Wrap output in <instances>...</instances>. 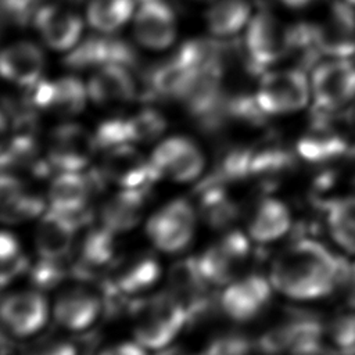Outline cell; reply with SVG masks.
I'll return each instance as SVG.
<instances>
[{"mask_svg": "<svg viewBox=\"0 0 355 355\" xmlns=\"http://www.w3.org/2000/svg\"><path fill=\"white\" fill-rule=\"evenodd\" d=\"M150 164L157 179L169 176L176 182H190L201 175L204 157L191 140L171 137L157 146Z\"/></svg>", "mask_w": 355, "mask_h": 355, "instance_id": "7", "label": "cell"}, {"mask_svg": "<svg viewBox=\"0 0 355 355\" xmlns=\"http://www.w3.org/2000/svg\"><path fill=\"white\" fill-rule=\"evenodd\" d=\"M244 67L251 75H261L286 54V31L268 12H259L248 25L244 39Z\"/></svg>", "mask_w": 355, "mask_h": 355, "instance_id": "4", "label": "cell"}, {"mask_svg": "<svg viewBox=\"0 0 355 355\" xmlns=\"http://www.w3.org/2000/svg\"><path fill=\"white\" fill-rule=\"evenodd\" d=\"M137 40L150 49H164L175 39V15L162 0H151L141 6L135 26Z\"/></svg>", "mask_w": 355, "mask_h": 355, "instance_id": "18", "label": "cell"}, {"mask_svg": "<svg viewBox=\"0 0 355 355\" xmlns=\"http://www.w3.org/2000/svg\"><path fill=\"white\" fill-rule=\"evenodd\" d=\"M344 286H345L347 304L349 305L351 309L355 311V263L348 268L344 279Z\"/></svg>", "mask_w": 355, "mask_h": 355, "instance_id": "41", "label": "cell"}, {"mask_svg": "<svg viewBox=\"0 0 355 355\" xmlns=\"http://www.w3.org/2000/svg\"><path fill=\"white\" fill-rule=\"evenodd\" d=\"M67 275V268L64 266V259H44L33 266L31 272L32 283L39 290L51 288L58 284Z\"/></svg>", "mask_w": 355, "mask_h": 355, "instance_id": "34", "label": "cell"}, {"mask_svg": "<svg viewBox=\"0 0 355 355\" xmlns=\"http://www.w3.org/2000/svg\"><path fill=\"white\" fill-rule=\"evenodd\" d=\"M19 245L18 241L15 240V237L12 234H10L8 232H3L1 237H0V255H1V261L12 258L19 255Z\"/></svg>", "mask_w": 355, "mask_h": 355, "instance_id": "40", "label": "cell"}, {"mask_svg": "<svg viewBox=\"0 0 355 355\" xmlns=\"http://www.w3.org/2000/svg\"><path fill=\"white\" fill-rule=\"evenodd\" d=\"M315 116L330 114L355 97V65L337 60L316 68L312 78Z\"/></svg>", "mask_w": 355, "mask_h": 355, "instance_id": "5", "label": "cell"}, {"mask_svg": "<svg viewBox=\"0 0 355 355\" xmlns=\"http://www.w3.org/2000/svg\"><path fill=\"white\" fill-rule=\"evenodd\" d=\"M349 3H352V4H355V0H348Z\"/></svg>", "mask_w": 355, "mask_h": 355, "instance_id": "46", "label": "cell"}, {"mask_svg": "<svg viewBox=\"0 0 355 355\" xmlns=\"http://www.w3.org/2000/svg\"><path fill=\"white\" fill-rule=\"evenodd\" d=\"M98 355H147L144 347L136 343H123L101 351Z\"/></svg>", "mask_w": 355, "mask_h": 355, "instance_id": "39", "label": "cell"}, {"mask_svg": "<svg viewBox=\"0 0 355 355\" xmlns=\"http://www.w3.org/2000/svg\"><path fill=\"white\" fill-rule=\"evenodd\" d=\"M101 172L107 180L116 183L122 189L150 187L157 180L150 159H146L130 144L110 148L104 158Z\"/></svg>", "mask_w": 355, "mask_h": 355, "instance_id": "11", "label": "cell"}, {"mask_svg": "<svg viewBox=\"0 0 355 355\" xmlns=\"http://www.w3.org/2000/svg\"><path fill=\"white\" fill-rule=\"evenodd\" d=\"M64 64L75 69L110 64L133 68L137 64V55L133 47L125 40L89 37L64 58Z\"/></svg>", "mask_w": 355, "mask_h": 355, "instance_id": "13", "label": "cell"}, {"mask_svg": "<svg viewBox=\"0 0 355 355\" xmlns=\"http://www.w3.org/2000/svg\"><path fill=\"white\" fill-rule=\"evenodd\" d=\"M69 1H73V3H78V1H82V0H69Z\"/></svg>", "mask_w": 355, "mask_h": 355, "instance_id": "45", "label": "cell"}, {"mask_svg": "<svg viewBox=\"0 0 355 355\" xmlns=\"http://www.w3.org/2000/svg\"><path fill=\"white\" fill-rule=\"evenodd\" d=\"M324 334L337 355H355V313H341L324 326Z\"/></svg>", "mask_w": 355, "mask_h": 355, "instance_id": "31", "label": "cell"}, {"mask_svg": "<svg viewBox=\"0 0 355 355\" xmlns=\"http://www.w3.org/2000/svg\"><path fill=\"white\" fill-rule=\"evenodd\" d=\"M158 276L159 265L155 258L143 255L118 266L115 275L110 277V280L121 293L132 295L151 287L157 282Z\"/></svg>", "mask_w": 355, "mask_h": 355, "instance_id": "27", "label": "cell"}, {"mask_svg": "<svg viewBox=\"0 0 355 355\" xmlns=\"http://www.w3.org/2000/svg\"><path fill=\"white\" fill-rule=\"evenodd\" d=\"M297 148L304 159L316 165L343 158L348 151L345 140L329 129V119H315L312 133L302 137Z\"/></svg>", "mask_w": 355, "mask_h": 355, "instance_id": "23", "label": "cell"}, {"mask_svg": "<svg viewBox=\"0 0 355 355\" xmlns=\"http://www.w3.org/2000/svg\"><path fill=\"white\" fill-rule=\"evenodd\" d=\"M25 355H78L73 344L67 341H44L29 347Z\"/></svg>", "mask_w": 355, "mask_h": 355, "instance_id": "37", "label": "cell"}, {"mask_svg": "<svg viewBox=\"0 0 355 355\" xmlns=\"http://www.w3.org/2000/svg\"><path fill=\"white\" fill-rule=\"evenodd\" d=\"M194 223L196 214L191 204L178 198L164 205L148 219L147 234L158 250L179 252L190 243Z\"/></svg>", "mask_w": 355, "mask_h": 355, "instance_id": "3", "label": "cell"}, {"mask_svg": "<svg viewBox=\"0 0 355 355\" xmlns=\"http://www.w3.org/2000/svg\"><path fill=\"white\" fill-rule=\"evenodd\" d=\"M250 255V243L240 232L225 234L201 257L198 265L208 283L226 284L237 276Z\"/></svg>", "mask_w": 355, "mask_h": 355, "instance_id": "8", "label": "cell"}, {"mask_svg": "<svg viewBox=\"0 0 355 355\" xmlns=\"http://www.w3.org/2000/svg\"><path fill=\"white\" fill-rule=\"evenodd\" d=\"M44 65V58L39 47L21 42L7 47L0 58V69L4 78L21 85L33 86Z\"/></svg>", "mask_w": 355, "mask_h": 355, "instance_id": "21", "label": "cell"}, {"mask_svg": "<svg viewBox=\"0 0 355 355\" xmlns=\"http://www.w3.org/2000/svg\"><path fill=\"white\" fill-rule=\"evenodd\" d=\"M114 234L115 233L105 226L90 230L80 245V257L73 265L72 273L82 279H89L94 270L110 265L115 247Z\"/></svg>", "mask_w": 355, "mask_h": 355, "instance_id": "26", "label": "cell"}, {"mask_svg": "<svg viewBox=\"0 0 355 355\" xmlns=\"http://www.w3.org/2000/svg\"><path fill=\"white\" fill-rule=\"evenodd\" d=\"M42 0H1L3 18L14 25H26L35 18Z\"/></svg>", "mask_w": 355, "mask_h": 355, "instance_id": "36", "label": "cell"}, {"mask_svg": "<svg viewBox=\"0 0 355 355\" xmlns=\"http://www.w3.org/2000/svg\"><path fill=\"white\" fill-rule=\"evenodd\" d=\"M270 284L263 276L248 275L234 280L222 294L220 305L236 322H248L270 301Z\"/></svg>", "mask_w": 355, "mask_h": 355, "instance_id": "10", "label": "cell"}, {"mask_svg": "<svg viewBox=\"0 0 355 355\" xmlns=\"http://www.w3.org/2000/svg\"><path fill=\"white\" fill-rule=\"evenodd\" d=\"M103 308V300L97 294L85 287H73L58 297L54 316L62 327L80 331L93 324Z\"/></svg>", "mask_w": 355, "mask_h": 355, "instance_id": "17", "label": "cell"}, {"mask_svg": "<svg viewBox=\"0 0 355 355\" xmlns=\"http://www.w3.org/2000/svg\"><path fill=\"white\" fill-rule=\"evenodd\" d=\"M348 266L324 244L300 237L286 247L270 268V283L293 300H318L344 283Z\"/></svg>", "mask_w": 355, "mask_h": 355, "instance_id": "1", "label": "cell"}, {"mask_svg": "<svg viewBox=\"0 0 355 355\" xmlns=\"http://www.w3.org/2000/svg\"><path fill=\"white\" fill-rule=\"evenodd\" d=\"M308 97V82L300 69L265 73L257 93L258 104L268 115L301 110Z\"/></svg>", "mask_w": 355, "mask_h": 355, "instance_id": "6", "label": "cell"}, {"mask_svg": "<svg viewBox=\"0 0 355 355\" xmlns=\"http://www.w3.org/2000/svg\"><path fill=\"white\" fill-rule=\"evenodd\" d=\"M133 11V0H92L87 10L90 25L111 32L125 24Z\"/></svg>", "mask_w": 355, "mask_h": 355, "instance_id": "28", "label": "cell"}, {"mask_svg": "<svg viewBox=\"0 0 355 355\" xmlns=\"http://www.w3.org/2000/svg\"><path fill=\"white\" fill-rule=\"evenodd\" d=\"M248 12L244 0H219L207 14L208 26L216 35L234 33L245 24Z\"/></svg>", "mask_w": 355, "mask_h": 355, "instance_id": "29", "label": "cell"}, {"mask_svg": "<svg viewBox=\"0 0 355 355\" xmlns=\"http://www.w3.org/2000/svg\"><path fill=\"white\" fill-rule=\"evenodd\" d=\"M85 215H68L50 208L36 230V250L44 259H65Z\"/></svg>", "mask_w": 355, "mask_h": 355, "instance_id": "12", "label": "cell"}, {"mask_svg": "<svg viewBox=\"0 0 355 355\" xmlns=\"http://www.w3.org/2000/svg\"><path fill=\"white\" fill-rule=\"evenodd\" d=\"M147 189H122L114 194L101 209L103 226L114 233L128 232L137 226L144 212Z\"/></svg>", "mask_w": 355, "mask_h": 355, "instance_id": "20", "label": "cell"}, {"mask_svg": "<svg viewBox=\"0 0 355 355\" xmlns=\"http://www.w3.org/2000/svg\"><path fill=\"white\" fill-rule=\"evenodd\" d=\"M165 118L154 110H143L126 119L130 143H147L157 139L165 129Z\"/></svg>", "mask_w": 355, "mask_h": 355, "instance_id": "33", "label": "cell"}, {"mask_svg": "<svg viewBox=\"0 0 355 355\" xmlns=\"http://www.w3.org/2000/svg\"><path fill=\"white\" fill-rule=\"evenodd\" d=\"M343 159H344V176L352 186H355V147L348 148Z\"/></svg>", "mask_w": 355, "mask_h": 355, "instance_id": "42", "label": "cell"}, {"mask_svg": "<svg viewBox=\"0 0 355 355\" xmlns=\"http://www.w3.org/2000/svg\"><path fill=\"white\" fill-rule=\"evenodd\" d=\"M98 187L93 172L90 175L79 171L60 172L50 184V208L68 215H83L92 191Z\"/></svg>", "mask_w": 355, "mask_h": 355, "instance_id": "16", "label": "cell"}, {"mask_svg": "<svg viewBox=\"0 0 355 355\" xmlns=\"http://www.w3.org/2000/svg\"><path fill=\"white\" fill-rule=\"evenodd\" d=\"M1 318L12 334L26 337L44 326L47 304L37 291H17L3 300Z\"/></svg>", "mask_w": 355, "mask_h": 355, "instance_id": "14", "label": "cell"}, {"mask_svg": "<svg viewBox=\"0 0 355 355\" xmlns=\"http://www.w3.org/2000/svg\"><path fill=\"white\" fill-rule=\"evenodd\" d=\"M291 225L288 208L276 198L259 202L250 222V236L258 243H270L284 236Z\"/></svg>", "mask_w": 355, "mask_h": 355, "instance_id": "25", "label": "cell"}, {"mask_svg": "<svg viewBox=\"0 0 355 355\" xmlns=\"http://www.w3.org/2000/svg\"><path fill=\"white\" fill-rule=\"evenodd\" d=\"M129 311L136 316L135 338L148 349L165 348L189 323L183 302L172 291L137 300Z\"/></svg>", "mask_w": 355, "mask_h": 355, "instance_id": "2", "label": "cell"}, {"mask_svg": "<svg viewBox=\"0 0 355 355\" xmlns=\"http://www.w3.org/2000/svg\"><path fill=\"white\" fill-rule=\"evenodd\" d=\"M141 1H144V3H147V1H151V0H141Z\"/></svg>", "mask_w": 355, "mask_h": 355, "instance_id": "47", "label": "cell"}, {"mask_svg": "<svg viewBox=\"0 0 355 355\" xmlns=\"http://www.w3.org/2000/svg\"><path fill=\"white\" fill-rule=\"evenodd\" d=\"M280 1L291 8H302V7L308 6L312 0H280Z\"/></svg>", "mask_w": 355, "mask_h": 355, "instance_id": "43", "label": "cell"}, {"mask_svg": "<svg viewBox=\"0 0 355 355\" xmlns=\"http://www.w3.org/2000/svg\"><path fill=\"white\" fill-rule=\"evenodd\" d=\"M87 93L98 104L123 103L135 98L136 85L126 67L110 64L89 80Z\"/></svg>", "mask_w": 355, "mask_h": 355, "instance_id": "22", "label": "cell"}, {"mask_svg": "<svg viewBox=\"0 0 355 355\" xmlns=\"http://www.w3.org/2000/svg\"><path fill=\"white\" fill-rule=\"evenodd\" d=\"M291 355H337L330 345L323 344L320 340H309L295 345L291 351Z\"/></svg>", "mask_w": 355, "mask_h": 355, "instance_id": "38", "label": "cell"}, {"mask_svg": "<svg viewBox=\"0 0 355 355\" xmlns=\"http://www.w3.org/2000/svg\"><path fill=\"white\" fill-rule=\"evenodd\" d=\"M201 355H214V354H211L209 351H205V352H204V354H201Z\"/></svg>", "mask_w": 355, "mask_h": 355, "instance_id": "44", "label": "cell"}, {"mask_svg": "<svg viewBox=\"0 0 355 355\" xmlns=\"http://www.w3.org/2000/svg\"><path fill=\"white\" fill-rule=\"evenodd\" d=\"M320 53L348 57L355 53V11L345 3L336 1L326 21L318 26Z\"/></svg>", "mask_w": 355, "mask_h": 355, "instance_id": "15", "label": "cell"}, {"mask_svg": "<svg viewBox=\"0 0 355 355\" xmlns=\"http://www.w3.org/2000/svg\"><path fill=\"white\" fill-rule=\"evenodd\" d=\"M35 24L46 43L55 50L73 46L82 32L80 18L57 6L40 7L35 15Z\"/></svg>", "mask_w": 355, "mask_h": 355, "instance_id": "19", "label": "cell"}, {"mask_svg": "<svg viewBox=\"0 0 355 355\" xmlns=\"http://www.w3.org/2000/svg\"><path fill=\"white\" fill-rule=\"evenodd\" d=\"M96 148L94 136L79 125L64 123L51 133L49 162L60 172L80 171L90 162Z\"/></svg>", "mask_w": 355, "mask_h": 355, "instance_id": "9", "label": "cell"}, {"mask_svg": "<svg viewBox=\"0 0 355 355\" xmlns=\"http://www.w3.org/2000/svg\"><path fill=\"white\" fill-rule=\"evenodd\" d=\"M44 211V200L28 194L24 189L1 200V218L7 223H19L39 216Z\"/></svg>", "mask_w": 355, "mask_h": 355, "instance_id": "30", "label": "cell"}, {"mask_svg": "<svg viewBox=\"0 0 355 355\" xmlns=\"http://www.w3.org/2000/svg\"><path fill=\"white\" fill-rule=\"evenodd\" d=\"M97 148L110 150L121 144H129V135L126 129V119H110L98 125L94 133Z\"/></svg>", "mask_w": 355, "mask_h": 355, "instance_id": "35", "label": "cell"}, {"mask_svg": "<svg viewBox=\"0 0 355 355\" xmlns=\"http://www.w3.org/2000/svg\"><path fill=\"white\" fill-rule=\"evenodd\" d=\"M55 83V94L51 110L62 115H75L82 111L86 100L85 87L73 76L62 78Z\"/></svg>", "mask_w": 355, "mask_h": 355, "instance_id": "32", "label": "cell"}, {"mask_svg": "<svg viewBox=\"0 0 355 355\" xmlns=\"http://www.w3.org/2000/svg\"><path fill=\"white\" fill-rule=\"evenodd\" d=\"M322 209L331 239L344 251L355 255V196L326 200Z\"/></svg>", "mask_w": 355, "mask_h": 355, "instance_id": "24", "label": "cell"}]
</instances>
